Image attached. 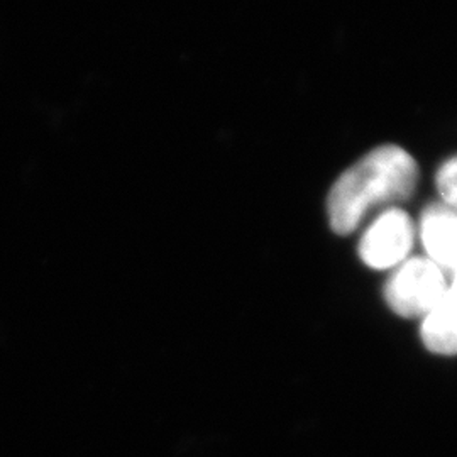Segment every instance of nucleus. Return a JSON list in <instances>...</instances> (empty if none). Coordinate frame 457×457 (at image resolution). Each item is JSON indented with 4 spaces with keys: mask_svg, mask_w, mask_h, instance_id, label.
I'll return each mask as SVG.
<instances>
[{
    "mask_svg": "<svg viewBox=\"0 0 457 457\" xmlns=\"http://www.w3.org/2000/svg\"><path fill=\"white\" fill-rule=\"evenodd\" d=\"M419 164L407 149L383 145L351 164L327 195V219L339 236L360 228L376 207H396L411 198L419 183Z\"/></svg>",
    "mask_w": 457,
    "mask_h": 457,
    "instance_id": "1",
    "label": "nucleus"
},
{
    "mask_svg": "<svg viewBox=\"0 0 457 457\" xmlns=\"http://www.w3.org/2000/svg\"><path fill=\"white\" fill-rule=\"evenodd\" d=\"M436 188L441 195L442 204L457 209V154L437 168Z\"/></svg>",
    "mask_w": 457,
    "mask_h": 457,
    "instance_id": "6",
    "label": "nucleus"
},
{
    "mask_svg": "<svg viewBox=\"0 0 457 457\" xmlns=\"http://www.w3.org/2000/svg\"><path fill=\"white\" fill-rule=\"evenodd\" d=\"M417 234L427 260L436 262L445 275L457 270V209L442 202L425 207Z\"/></svg>",
    "mask_w": 457,
    "mask_h": 457,
    "instance_id": "4",
    "label": "nucleus"
},
{
    "mask_svg": "<svg viewBox=\"0 0 457 457\" xmlns=\"http://www.w3.org/2000/svg\"><path fill=\"white\" fill-rule=\"evenodd\" d=\"M447 290V275L425 256H410L392 271L385 285V302L403 319H422Z\"/></svg>",
    "mask_w": 457,
    "mask_h": 457,
    "instance_id": "2",
    "label": "nucleus"
},
{
    "mask_svg": "<svg viewBox=\"0 0 457 457\" xmlns=\"http://www.w3.org/2000/svg\"><path fill=\"white\" fill-rule=\"evenodd\" d=\"M420 339L437 356H457V295L445 290L420 319Z\"/></svg>",
    "mask_w": 457,
    "mask_h": 457,
    "instance_id": "5",
    "label": "nucleus"
},
{
    "mask_svg": "<svg viewBox=\"0 0 457 457\" xmlns=\"http://www.w3.org/2000/svg\"><path fill=\"white\" fill-rule=\"evenodd\" d=\"M417 239V226L409 213L388 207L376 215L361 236L358 254L368 268L393 271L407 262Z\"/></svg>",
    "mask_w": 457,
    "mask_h": 457,
    "instance_id": "3",
    "label": "nucleus"
},
{
    "mask_svg": "<svg viewBox=\"0 0 457 457\" xmlns=\"http://www.w3.org/2000/svg\"><path fill=\"white\" fill-rule=\"evenodd\" d=\"M447 290L451 294L457 295V270L447 275Z\"/></svg>",
    "mask_w": 457,
    "mask_h": 457,
    "instance_id": "7",
    "label": "nucleus"
}]
</instances>
